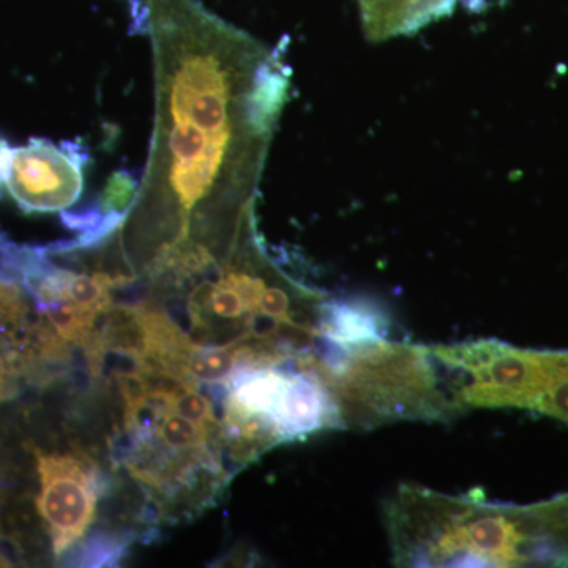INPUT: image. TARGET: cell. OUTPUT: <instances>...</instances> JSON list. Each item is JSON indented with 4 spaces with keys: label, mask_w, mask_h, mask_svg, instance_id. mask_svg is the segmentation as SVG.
Returning <instances> with one entry per match:
<instances>
[{
    "label": "cell",
    "mask_w": 568,
    "mask_h": 568,
    "mask_svg": "<svg viewBox=\"0 0 568 568\" xmlns=\"http://www.w3.org/2000/svg\"><path fill=\"white\" fill-rule=\"evenodd\" d=\"M145 20L155 123L119 239L133 272L200 274L226 260L254 216L290 67L197 0H145Z\"/></svg>",
    "instance_id": "6da1fadb"
},
{
    "label": "cell",
    "mask_w": 568,
    "mask_h": 568,
    "mask_svg": "<svg viewBox=\"0 0 568 568\" xmlns=\"http://www.w3.org/2000/svg\"><path fill=\"white\" fill-rule=\"evenodd\" d=\"M384 523L398 567H568V493L497 506L403 485Z\"/></svg>",
    "instance_id": "7a4b0ae2"
},
{
    "label": "cell",
    "mask_w": 568,
    "mask_h": 568,
    "mask_svg": "<svg viewBox=\"0 0 568 568\" xmlns=\"http://www.w3.org/2000/svg\"><path fill=\"white\" fill-rule=\"evenodd\" d=\"M123 398L122 426L112 458L144 488L155 517L197 514L226 488L222 428H207L179 413L171 399L174 376L149 368L115 377Z\"/></svg>",
    "instance_id": "3957f363"
},
{
    "label": "cell",
    "mask_w": 568,
    "mask_h": 568,
    "mask_svg": "<svg viewBox=\"0 0 568 568\" xmlns=\"http://www.w3.org/2000/svg\"><path fill=\"white\" fill-rule=\"evenodd\" d=\"M304 365L331 390L343 428L369 429L398 420H450L459 414L432 347L383 338L343 349L320 336Z\"/></svg>",
    "instance_id": "277c9868"
},
{
    "label": "cell",
    "mask_w": 568,
    "mask_h": 568,
    "mask_svg": "<svg viewBox=\"0 0 568 568\" xmlns=\"http://www.w3.org/2000/svg\"><path fill=\"white\" fill-rule=\"evenodd\" d=\"M40 493L36 504L51 537L55 559L80 544L97 515L103 478L92 459L80 454H59L32 447Z\"/></svg>",
    "instance_id": "5b68a950"
},
{
    "label": "cell",
    "mask_w": 568,
    "mask_h": 568,
    "mask_svg": "<svg viewBox=\"0 0 568 568\" xmlns=\"http://www.w3.org/2000/svg\"><path fill=\"white\" fill-rule=\"evenodd\" d=\"M88 152L77 142L33 138L14 149L7 190L26 213L62 212L80 200Z\"/></svg>",
    "instance_id": "8992f818"
},
{
    "label": "cell",
    "mask_w": 568,
    "mask_h": 568,
    "mask_svg": "<svg viewBox=\"0 0 568 568\" xmlns=\"http://www.w3.org/2000/svg\"><path fill=\"white\" fill-rule=\"evenodd\" d=\"M291 368L272 422L282 444L343 428L338 406L321 376L308 366Z\"/></svg>",
    "instance_id": "52a82bcc"
},
{
    "label": "cell",
    "mask_w": 568,
    "mask_h": 568,
    "mask_svg": "<svg viewBox=\"0 0 568 568\" xmlns=\"http://www.w3.org/2000/svg\"><path fill=\"white\" fill-rule=\"evenodd\" d=\"M458 0H358L362 26L369 41L407 36L446 17Z\"/></svg>",
    "instance_id": "ba28073f"
},
{
    "label": "cell",
    "mask_w": 568,
    "mask_h": 568,
    "mask_svg": "<svg viewBox=\"0 0 568 568\" xmlns=\"http://www.w3.org/2000/svg\"><path fill=\"white\" fill-rule=\"evenodd\" d=\"M387 325L383 313L365 301L325 298L321 305V336L343 349L386 338Z\"/></svg>",
    "instance_id": "9c48e42d"
},
{
    "label": "cell",
    "mask_w": 568,
    "mask_h": 568,
    "mask_svg": "<svg viewBox=\"0 0 568 568\" xmlns=\"http://www.w3.org/2000/svg\"><path fill=\"white\" fill-rule=\"evenodd\" d=\"M134 532H111V530H97L95 534L82 540L71 549L67 559L70 567H118L129 555Z\"/></svg>",
    "instance_id": "30bf717a"
},
{
    "label": "cell",
    "mask_w": 568,
    "mask_h": 568,
    "mask_svg": "<svg viewBox=\"0 0 568 568\" xmlns=\"http://www.w3.org/2000/svg\"><path fill=\"white\" fill-rule=\"evenodd\" d=\"M21 284L0 274V342L32 339L36 324L29 317V305Z\"/></svg>",
    "instance_id": "8fae6325"
},
{
    "label": "cell",
    "mask_w": 568,
    "mask_h": 568,
    "mask_svg": "<svg viewBox=\"0 0 568 568\" xmlns=\"http://www.w3.org/2000/svg\"><path fill=\"white\" fill-rule=\"evenodd\" d=\"M36 342L32 339H2L0 342V403L17 395L18 384L24 377L26 365Z\"/></svg>",
    "instance_id": "7c38bea8"
},
{
    "label": "cell",
    "mask_w": 568,
    "mask_h": 568,
    "mask_svg": "<svg viewBox=\"0 0 568 568\" xmlns=\"http://www.w3.org/2000/svg\"><path fill=\"white\" fill-rule=\"evenodd\" d=\"M140 183L141 181H138L136 174L125 170L118 171L112 175L102 196H100L99 203L102 205L103 212L129 213L138 189H140Z\"/></svg>",
    "instance_id": "4fadbf2b"
},
{
    "label": "cell",
    "mask_w": 568,
    "mask_h": 568,
    "mask_svg": "<svg viewBox=\"0 0 568 568\" xmlns=\"http://www.w3.org/2000/svg\"><path fill=\"white\" fill-rule=\"evenodd\" d=\"M13 152L14 149L11 148L9 141L0 136V197H2L3 192L7 190Z\"/></svg>",
    "instance_id": "5bb4252c"
},
{
    "label": "cell",
    "mask_w": 568,
    "mask_h": 568,
    "mask_svg": "<svg viewBox=\"0 0 568 568\" xmlns=\"http://www.w3.org/2000/svg\"><path fill=\"white\" fill-rule=\"evenodd\" d=\"M0 504H2V489H0ZM13 566V562H11V559L9 556L3 552L2 547H0V567H11Z\"/></svg>",
    "instance_id": "9a60e30c"
}]
</instances>
